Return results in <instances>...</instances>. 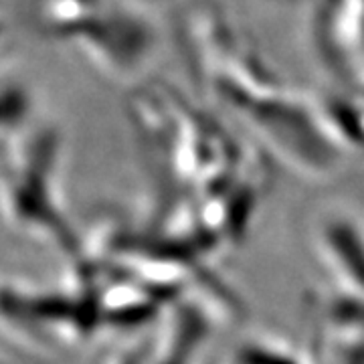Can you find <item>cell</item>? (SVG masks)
Returning a JSON list of instances; mask_svg holds the SVG:
<instances>
[{"mask_svg":"<svg viewBox=\"0 0 364 364\" xmlns=\"http://www.w3.org/2000/svg\"><path fill=\"white\" fill-rule=\"evenodd\" d=\"M0 35H2V21H0Z\"/></svg>","mask_w":364,"mask_h":364,"instance_id":"cell-2","label":"cell"},{"mask_svg":"<svg viewBox=\"0 0 364 364\" xmlns=\"http://www.w3.org/2000/svg\"><path fill=\"white\" fill-rule=\"evenodd\" d=\"M37 14L51 35L114 77L134 75L154 51L148 14L124 0H37Z\"/></svg>","mask_w":364,"mask_h":364,"instance_id":"cell-1","label":"cell"}]
</instances>
